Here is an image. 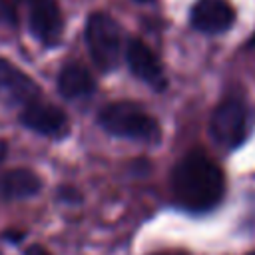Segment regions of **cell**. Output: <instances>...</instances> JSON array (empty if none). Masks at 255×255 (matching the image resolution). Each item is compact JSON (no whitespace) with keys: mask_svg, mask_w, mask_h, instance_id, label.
<instances>
[{"mask_svg":"<svg viewBox=\"0 0 255 255\" xmlns=\"http://www.w3.org/2000/svg\"><path fill=\"white\" fill-rule=\"evenodd\" d=\"M18 120L24 128H28L40 135H48V137H60L68 129L66 114L60 108L46 104V102H40V100L24 106Z\"/></svg>","mask_w":255,"mask_h":255,"instance_id":"52a82bcc","label":"cell"},{"mask_svg":"<svg viewBox=\"0 0 255 255\" xmlns=\"http://www.w3.org/2000/svg\"><path fill=\"white\" fill-rule=\"evenodd\" d=\"M126 60L135 78H139L149 88L161 92L167 86V78L163 74V68L157 60V56L137 38H131L126 48Z\"/></svg>","mask_w":255,"mask_h":255,"instance_id":"8992f818","label":"cell"},{"mask_svg":"<svg viewBox=\"0 0 255 255\" xmlns=\"http://www.w3.org/2000/svg\"><path fill=\"white\" fill-rule=\"evenodd\" d=\"M135 2H149V0H135Z\"/></svg>","mask_w":255,"mask_h":255,"instance_id":"2e32d148","label":"cell"},{"mask_svg":"<svg viewBox=\"0 0 255 255\" xmlns=\"http://www.w3.org/2000/svg\"><path fill=\"white\" fill-rule=\"evenodd\" d=\"M169 185L177 205L193 213H203L221 201L225 177L221 167L207 153L193 149L173 165Z\"/></svg>","mask_w":255,"mask_h":255,"instance_id":"6da1fadb","label":"cell"},{"mask_svg":"<svg viewBox=\"0 0 255 255\" xmlns=\"http://www.w3.org/2000/svg\"><path fill=\"white\" fill-rule=\"evenodd\" d=\"M42 189L38 173L26 167H14L0 173V197L2 199H24L32 197Z\"/></svg>","mask_w":255,"mask_h":255,"instance_id":"8fae6325","label":"cell"},{"mask_svg":"<svg viewBox=\"0 0 255 255\" xmlns=\"http://www.w3.org/2000/svg\"><path fill=\"white\" fill-rule=\"evenodd\" d=\"M191 26L205 34H219L235 22V10L227 0H195L189 12Z\"/></svg>","mask_w":255,"mask_h":255,"instance_id":"ba28073f","label":"cell"},{"mask_svg":"<svg viewBox=\"0 0 255 255\" xmlns=\"http://www.w3.org/2000/svg\"><path fill=\"white\" fill-rule=\"evenodd\" d=\"M96 90V82L88 68L78 62H68L58 74V92L66 100H82L90 98Z\"/></svg>","mask_w":255,"mask_h":255,"instance_id":"30bf717a","label":"cell"},{"mask_svg":"<svg viewBox=\"0 0 255 255\" xmlns=\"http://www.w3.org/2000/svg\"><path fill=\"white\" fill-rule=\"evenodd\" d=\"M249 110L239 98H225L211 114V135L223 147H239L249 135Z\"/></svg>","mask_w":255,"mask_h":255,"instance_id":"277c9868","label":"cell"},{"mask_svg":"<svg viewBox=\"0 0 255 255\" xmlns=\"http://www.w3.org/2000/svg\"><path fill=\"white\" fill-rule=\"evenodd\" d=\"M6 153H8V145H6L4 139H0V161L6 157Z\"/></svg>","mask_w":255,"mask_h":255,"instance_id":"5bb4252c","label":"cell"},{"mask_svg":"<svg viewBox=\"0 0 255 255\" xmlns=\"http://www.w3.org/2000/svg\"><path fill=\"white\" fill-rule=\"evenodd\" d=\"M30 32L44 46H56L64 32V18L56 0H28Z\"/></svg>","mask_w":255,"mask_h":255,"instance_id":"5b68a950","label":"cell"},{"mask_svg":"<svg viewBox=\"0 0 255 255\" xmlns=\"http://www.w3.org/2000/svg\"><path fill=\"white\" fill-rule=\"evenodd\" d=\"M24 2H28V0H24Z\"/></svg>","mask_w":255,"mask_h":255,"instance_id":"e0dca14e","label":"cell"},{"mask_svg":"<svg viewBox=\"0 0 255 255\" xmlns=\"http://www.w3.org/2000/svg\"><path fill=\"white\" fill-rule=\"evenodd\" d=\"M98 124L112 135L155 143L161 135L159 124L133 102H112L98 114Z\"/></svg>","mask_w":255,"mask_h":255,"instance_id":"7a4b0ae2","label":"cell"},{"mask_svg":"<svg viewBox=\"0 0 255 255\" xmlns=\"http://www.w3.org/2000/svg\"><path fill=\"white\" fill-rule=\"evenodd\" d=\"M0 98L10 104H32L40 100L38 84L6 58H0Z\"/></svg>","mask_w":255,"mask_h":255,"instance_id":"9c48e42d","label":"cell"},{"mask_svg":"<svg viewBox=\"0 0 255 255\" xmlns=\"http://www.w3.org/2000/svg\"><path fill=\"white\" fill-rule=\"evenodd\" d=\"M60 197H64V199H68V201L80 199V195L76 193V189H70V187H62V189H60Z\"/></svg>","mask_w":255,"mask_h":255,"instance_id":"7c38bea8","label":"cell"},{"mask_svg":"<svg viewBox=\"0 0 255 255\" xmlns=\"http://www.w3.org/2000/svg\"><path fill=\"white\" fill-rule=\"evenodd\" d=\"M26 255H50L42 245H30L28 249H26Z\"/></svg>","mask_w":255,"mask_h":255,"instance_id":"4fadbf2b","label":"cell"},{"mask_svg":"<svg viewBox=\"0 0 255 255\" xmlns=\"http://www.w3.org/2000/svg\"><path fill=\"white\" fill-rule=\"evenodd\" d=\"M155 255H181V253H155Z\"/></svg>","mask_w":255,"mask_h":255,"instance_id":"9a60e30c","label":"cell"},{"mask_svg":"<svg viewBox=\"0 0 255 255\" xmlns=\"http://www.w3.org/2000/svg\"><path fill=\"white\" fill-rule=\"evenodd\" d=\"M84 34H86L90 56L96 62V66L104 72L114 70L120 64V56H122L120 24L104 12H94L86 20Z\"/></svg>","mask_w":255,"mask_h":255,"instance_id":"3957f363","label":"cell"},{"mask_svg":"<svg viewBox=\"0 0 255 255\" xmlns=\"http://www.w3.org/2000/svg\"><path fill=\"white\" fill-rule=\"evenodd\" d=\"M253 255H255V253H253Z\"/></svg>","mask_w":255,"mask_h":255,"instance_id":"ac0fdd59","label":"cell"}]
</instances>
